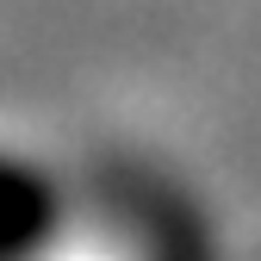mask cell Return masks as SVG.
I'll list each match as a JSON object with an SVG mask.
<instances>
[{
  "label": "cell",
  "instance_id": "6da1fadb",
  "mask_svg": "<svg viewBox=\"0 0 261 261\" xmlns=\"http://www.w3.org/2000/svg\"><path fill=\"white\" fill-rule=\"evenodd\" d=\"M81 193L50 162L19 143H0V261H56L62 237L75 230Z\"/></svg>",
  "mask_w": 261,
  "mask_h": 261
}]
</instances>
